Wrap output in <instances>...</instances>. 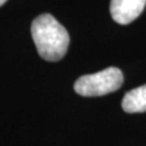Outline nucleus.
<instances>
[{"mask_svg":"<svg viewBox=\"0 0 146 146\" xmlns=\"http://www.w3.org/2000/svg\"><path fill=\"white\" fill-rule=\"evenodd\" d=\"M146 0H111L110 12L119 25H128L138 18L144 11Z\"/></svg>","mask_w":146,"mask_h":146,"instance_id":"obj_3","label":"nucleus"},{"mask_svg":"<svg viewBox=\"0 0 146 146\" xmlns=\"http://www.w3.org/2000/svg\"><path fill=\"white\" fill-rule=\"evenodd\" d=\"M122 108L127 113L146 112V84L128 91L122 100Z\"/></svg>","mask_w":146,"mask_h":146,"instance_id":"obj_4","label":"nucleus"},{"mask_svg":"<svg viewBox=\"0 0 146 146\" xmlns=\"http://www.w3.org/2000/svg\"><path fill=\"white\" fill-rule=\"evenodd\" d=\"M32 38L40 57L46 61H58L65 56L70 45V34L56 18L43 13L32 22Z\"/></svg>","mask_w":146,"mask_h":146,"instance_id":"obj_1","label":"nucleus"},{"mask_svg":"<svg viewBox=\"0 0 146 146\" xmlns=\"http://www.w3.org/2000/svg\"><path fill=\"white\" fill-rule=\"evenodd\" d=\"M123 73L117 67H108L93 74H85L74 83L77 94L86 98L102 96L118 90L123 84Z\"/></svg>","mask_w":146,"mask_h":146,"instance_id":"obj_2","label":"nucleus"},{"mask_svg":"<svg viewBox=\"0 0 146 146\" xmlns=\"http://www.w3.org/2000/svg\"><path fill=\"white\" fill-rule=\"evenodd\" d=\"M7 1V0H0V6H3L4 5V4H5Z\"/></svg>","mask_w":146,"mask_h":146,"instance_id":"obj_5","label":"nucleus"}]
</instances>
